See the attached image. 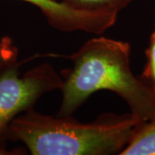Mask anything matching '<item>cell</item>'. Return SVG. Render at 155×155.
<instances>
[{
	"mask_svg": "<svg viewBox=\"0 0 155 155\" xmlns=\"http://www.w3.org/2000/svg\"><path fill=\"white\" fill-rule=\"evenodd\" d=\"M72 61L62 70L58 115L72 116L91 95L110 91L125 101L130 112L143 121L155 118V90L131 69V46L127 41L97 36L71 54H49Z\"/></svg>",
	"mask_w": 155,
	"mask_h": 155,
	"instance_id": "1",
	"label": "cell"
},
{
	"mask_svg": "<svg viewBox=\"0 0 155 155\" xmlns=\"http://www.w3.org/2000/svg\"><path fill=\"white\" fill-rule=\"evenodd\" d=\"M141 122L131 112L106 113L93 122H80L71 116L31 109L11 122L6 139L22 142L32 155L121 154Z\"/></svg>",
	"mask_w": 155,
	"mask_h": 155,
	"instance_id": "2",
	"label": "cell"
},
{
	"mask_svg": "<svg viewBox=\"0 0 155 155\" xmlns=\"http://www.w3.org/2000/svg\"><path fill=\"white\" fill-rule=\"evenodd\" d=\"M20 63L0 72V147H6V134L11 122L33 109L43 95L61 90L63 79L52 65L43 63L24 74L19 72Z\"/></svg>",
	"mask_w": 155,
	"mask_h": 155,
	"instance_id": "3",
	"label": "cell"
},
{
	"mask_svg": "<svg viewBox=\"0 0 155 155\" xmlns=\"http://www.w3.org/2000/svg\"><path fill=\"white\" fill-rule=\"evenodd\" d=\"M37 7L50 26L63 32L102 35L116 22L117 12L74 9L60 0H20Z\"/></svg>",
	"mask_w": 155,
	"mask_h": 155,
	"instance_id": "4",
	"label": "cell"
},
{
	"mask_svg": "<svg viewBox=\"0 0 155 155\" xmlns=\"http://www.w3.org/2000/svg\"><path fill=\"white\" fill-rule=\"evenodd\" d=\"M120 155H155V118L139 124Z\"/></svg>",
	"mask_w": 155,
	"mask_h": 155,
	"instance_id": "5",
	"label": "cell"
},
{
	"mask_svg": "<svg viewBox=\"0 0 155 155\" xmlns=\"http://www.w3.org/2000/svg\"><path fill=\"white\" fill-rule=\"evenodd\" d=\"M74 9L91 11L119 12L126 8L132 0H60Z\"/></svg>",
	"mask_w": 155,
	"mask_h": 155,
	"instance_id": "6",
	"label": "cell"
},
{
	"mask_svg": "<svg viewBox=\"0 0 155 155\" xmlns=\"http://www.w3.org/2000/svg\"><path fill=\"white\" fill-rule=\"evenodd\" d=\"M18 57V49L10 37L0 39V72L11 65L16 64Z\"/></svg>",
	"mask_w": 155,
	"mask_h": 155,
	"instance_id": "7",
	"label": "cell"
},
{
	"mask_svg": "<svg viewBox=\"0 0 155 155\" xmlns=\"http://www.w3.org/2000/svg\"><path fill=\"white\" fill-rule=\"evenodd\" d=\"M147 64L140 78L155 90V35L152 34L149 46L146 50Z\"/></svg>",
	"mask_w": 155,
	"mask_h": 155,
	"instance_id": "8",
	"label": "cell"
},
{
	"mask_svg": "<svg viewBox=\"0 0 155 155\" xmlns=\"http://www.w3.org/2000/svg\"><path fill=\"white\" fill-rule=\"evenodd\" d=\"M21 150H8L6 147H0V155H12V154H21Z\"/></svg>",
	"mask_w": 155,
	"mask_h": 155,
	"instance_id": "9",
	"label": "cell"
},
{
	"mask_svg": "<svg viewBox=\"0 0 155 155\" xmlns=\"http://www.w3.org/2000/svg\"><path fill=\"white\" fill-rule=\"evenodd\" d=\"M152 34H154V35H155V29H154V31H153V32Z\"/></svg>",
	"mask_w": 155,
	"mask_h": 155,
	"instance_id": "10",
	"label": "cell"
}]
</instances>
